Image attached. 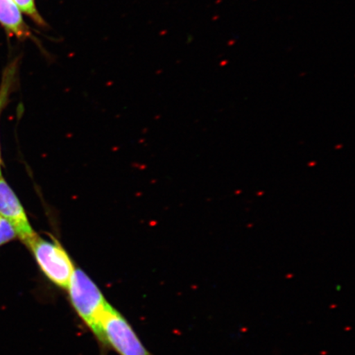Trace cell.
Masks as SVG:
<instances>
[{
    "mask_svg": "<svg viewBox=\"0 0 355 355\" xmlns=\"http://www.w3.org/2000/svg\"><path fill=\"white\" fill-rule=\"evenodd\" d=\"M17 238L13 226L2 216H0V247Z\"/></svg>",
    "mask_w": 355,
    "mask_h": 355,
    "instance_id": "ba28073f",
    "label": "cell"
},
{
    "mask_svg": "<svg viewBox=\"0 0 355 355\" xmlns=\"http://www.w3.org/2000/svg\"><path fill=\"white\" fill-rule=\"evenodd\" d=\"M0 24L8 34L24 40L31 35L21 12L13 0H0Z\"/></svg>",
    "mask_w": 355,
    "mask_h": 355,
    "instance_id": "5b68a950",
    "label": "cell"
},
{
    "mask_svg": "<svg viewBox=\"0 0 355 355\" xmlns=\"http://www.w3.org/2000/svg\"><path fill=\"white\" fill-rule=\"evenodd\" d=\"M13 1H15L17 6L19 8L21 12L30 17L35 24L40 26L46 25V22H44L37 10L35 0H13Z\"/></svg>",
    "mask_w": 355,
    "mask_h": 355,
    "instance_id": "52a82bcc",
    "label": "cell"
},
{
    "mask_svg": "<svg viewBox=\"0 0 355 355\" xmlns=\"http://www.w3.org/2000/svg\"><path fill=\"white\" fill-rule=\"evenodd\" d=\"M71 302L79 317L89 328L104 343L101 321L107 302L103 295L81 269H75L68 288Z\"/></svg>",
    "mask_w": 355,
    "mask_h": 355,
    "instance_id": "6da1fadb",
    "label": "cell"
},
{
    "mask_svg": "<svg viewBox=\"0 0 355 355\" xmlns=\"http://www.w3.org/2000/svg\"><path fill=\"white\" fill-rule=\"evenodd\" d=\"M0 216L10 222L16 230L17 238L24 243H28L37 235L19 198L3 176H0Z\"/></svg>",
    "mask_w": 355,
    "mask_h": 355,
    "instance_id": "277c9868",
    "label": "cell"
},
{
    "mask_svg": "<svg viewBox=\"0 0 355 355\" xmlns=\"http://www.w3.org/2000/svg\"><path fill=\"white\" fill-rule=\"evenodd\" d=\"M26 246L33 252L44 276L56 286L68 288L75 268L68 252L60 243L47 241L37 234Z\"/></svg>",
    "mask_w": 355,
    "mask_h": 355,
    "instance_id": "7a4b0ae2",
    "label": "cell"
},
{
    "mask_svg": "<svg viewBox=\"0 0 355 355\" xmlns=\"http://www.w3.org/2000/svg\"><path fill=\"white\" fill-rule=\"evenodd\" d=\"M104 343L121 355H150L135 331L112 306L106 305L101 321Z\"/></svg>",
    "mask_w": 355,
    "mask_h": 355,
    "instance_id": "3957f363",
    "label": "cell"
},
{
    "mask_svg": "<svg viewBox=\"0 0 355 355\" xmlns=\"http://www.w3.org/2000/svg\"><path fill=\"white\" fill-rule=\"evenodd\" d=\"M19 60L12 61L4 69L0 84V116L4 107H6L10 96L15 86L17 74V69H19ZM0 176L1 174V155H0Z\"/></svg>",
    "mask_w": 355,
    "mask_h": 355,
    "instance_id": "8992f818",
    "label": "cell"
}]
</instances>
